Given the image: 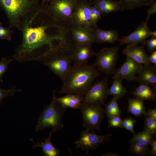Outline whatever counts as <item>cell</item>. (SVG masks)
Instances as JSON below:
<instances>
[{
  "label": "cell",
  "mask_w": 156,
  "mask_h": 156,
  "mask_svg": "<svg viewBox=\"0 0 156 156\" xmlns=\"http://www.w3.org/2000/svg\"><path fill=\"white\" fill-rule=\"evenodd\" d=\"M40 0H0V6L8 18L10 28L20 30L23 23L41 6Z\"/></svg>",
  "instance_id": "3"
},
{
  "label": "cell",
  "mask_w": 156,
  "mask_h": 156,
  "mask_svg": "<svg viewBox=\"0 0 156 156\" xmlns=\"http://www.w3.org/2000/svg\"><path fill=\"white\" fill-rule=\"evenodd\" d=\"M94 42L98 43H114L119 40V35L116 29L105 30L98 27H92Z\"/></svg>",
  "instance_id": "18"
},
{
  "label": "cell",
  "mask_w": 156,
  "mask_h": 156,
  "mask_svg": "<svg viewBox=\"0 0 156 156\" xmlns=\"http://www.w3.org/2000/svg\"><path fill=\"white\" fill-rule=\"evenodd\" d=\"M53 132L52 131L50 132L48 137L46 138L44 142L41 140L40 142H38L36 144L31 139L34 144L33 148L35 149L38 147H40L44 156H59L60 153V150L56 148L51 141V137Z\"/></svg>",
  "instance_id": "22"
},
{
  "label": "cell",
  "mask_w": 156,
  "mask_h": 156,
  "mask_svg": "<svg viewBox=\"0 0 156 156\" xmlns=\"http://www.w3.org/2000/svg\"><path fill=\"white\" fill-rule=\"evenodd\" d=\"M112 79V84L111 87L108 88L107 94V96L112 95L118 100L125 95L128 92V90L123 85L122 79L118 78Z\"/></svg>",
  "instance_id": "23"
},
{
  "label": "cell",
  "mask_w": 156,
  "mask_h": 156,
  "mask_svg": "<svg viewBox=\"0 0 156 156\" xmlns=\"http://www.w3.org/2000/svg\"><path fill=\"white\" fill-rule=\"evenodd\" d=\"M144 45L143 44L140 46L137 44L127 45L122 53L140 64L145 65L151 64L149 56L145 50Z\"/></svg>",
  "instance_id": "15"
},
{
  "label": "cell",
  "mask_w": 156,
  "mask_h": 156,
  "mask_svg": "<svg viewBox=\"0 0 156 156\" xmlns=\"http://www.w3.org/2000/svg\"><path fill=\"white\" fill-rule=\"evenodd\" d=\"M53 96L50 103L45 107L39 117L36 125V132L51 128L53 132L61 130L64 127L62 118L66 109L59 103L56 96L55 90L53 91Z\"/></svg>",
  "instance_id": "4"
},
{
  "label": "cell",
  "mask_w": 156,
  "mask_h": 156,
  "mask_svg": "<svg viewBox=\"0 0 156 156\" xmlns=\"http://www.w3.org/2000/svg\"><path fill=\"white\" fill-rule=\"evenodd\" d=\"M71 51H61L57 52L47 60L44 64L62 80L69 70L73 62Z\"/></svg>",
  "instance_id": "7"
},
{
  "label": "cell",
  "mask_w": 156,
  "mask_h": 156,
  "mask_svg": "<svg viewBox=\"0 0 156 156\" xmlns=\"http://www.w3.org/2000/svg\"><path fill=\"white\" fill-rule=\"evenodd\" d=\"M84 96L78 94H69L64 96L57 98L59 103L64 108L74 109H80Z\"/></svg>",
  "instance_id": "20"
},
{
  "label": "cell",
  "mask_w": 156,
  "mask_h": 156,
  "mask_svg": "<svg viewBox=\"0 0 156 156\" xmlns=\"http://www.w3.org/2000/svg\"><path fill=\"white\" fill-rule=\"evenodd\" d=\"M151 31L145 22H142L137 26L136 29L131 34L123 36L119 39L120 45L132 44H143L148 38L151 37Z\"/></svg>",
  "instance_id": "14"
},
{
  "label": "cell",
  "mask_w": 156,
  "mask_h": 156,
  "mask_svg": "<svg viewBox=\"0 0 156 156\" xmlns=\"http://www.w3.org/2000/svg\"><path fill=\"white\" fill-rule=\"evenodd\" d=\"M72 40L75 44L94 42L92 27H72L69 29Z\"/></svg>",
  "instance_id": "16"
},
{
  "label": "cell",
  "mask_w": 156,
  "mask_h": 156,
  "mask_svg": "<svg viewBox=\"0 0 156 156\" xmlns=\"http://www.w3.org/2000/svg\"><path fill=\"white\" fill-rule=\"evenodd\" d=\"M108 127L115 128H123L122 125V120L121 117L114 116L108 118Z\"/></svg>",
  "instance_id": "34"
},
{
  "label": "cell",
  "mask_w": 156,
  "mask_h": 156,
  "mask_svg": "<svg viewBox=\"0 0 156 156\" xmlns=\"http://www.w3.org/2000/svg\"><path fill=\"white\" fill-rule=\"evenodd\" d=\"M150 145L152 146L151 150L149 152V155L151 156H155L156 155V140L153 138Z\"/></svg>",
  "instance_id": "38"
},
{
  "label": "cell",
  "mask_w": 156,
  "mask_h": 156,
  "mask_svg": "<svg viewBox=\"0 0 156 156\" xmlns=\"http://www.w3.org/2000/svg\"><path fill=\"white\" fill-rule=\"evenodd\" d=\"M156 91L149 85L141 83H140L139 86L132 92V94L136 98L143 101L155 100Z\"/></svg>",
  "instance_id": "21"
},
{
  "label": "cell",
  "mask_w": 156,
  "mask_h": 156,
  "mask_svg": "<svg viewBox=\"0 0 156 156\" xmlns=\"http://www.w3.org/2000/svg\"><path fill=\"white\" fill-rule=\"evenodd\" d=\"M13 60V59L3 57L0 61V81L1 82H3V77L8 69V65Z\"/></svg>",
  "instance_id": "33"
},
{
  "label": "cell",
  "mask_w": 156,
  "mask_h": 156,
  "mask_svg": "<svg viewBox=\"0 0 156 156\" xmlns=\"http://www.w3.org/2000/svg\"><path fill=\"white\" fill-rule=\"evenodd\" d=\"M93 0H92V1H93Z\"/></svg>",
  "instance_id": "45"
},
{
  "label": "cell",
  "mask_w": 156,
  "mask_h": 156,
  "mask_svg": "<svg viewBox=\"0 0 156 156\" xmlns=\"http://www.w3.org/2000/svg\"><path fill=\"white\" fill-rule=\"evenodd\" d=\"M103 156H119V155L116 153H109L102 154Z\"/></svg>",
  "instance_id": "41"
},
{
  "label": "cell",
  "mask_w": 156,
  "mask_h": 156,
  "mask_svg": "<svg viewBox=\"0 0 156 156\" xmlns=\"http://www.w3.org/2000/svg\"><path fill=\"white\" fill-rule=\"evenodd\" d=\"M112 140V135H104L96 134L94 131L86 129L81 131L80 138L75 142L76 147L88 153L97 148L101 145L109 143Z\"/></svg>",
  "instance_id": "9"
},
{
  "label": "cell",
  "mask_w": 156,
  "mask_h": 156,
  "mask_svg": "<svg viewBox=\"0 0 156 156\" xmlns=\"http://www.w3.org/2000/svg\"><path fill=\"white\" fill-rule=\"evenodd\" d=\"M12 29L9 27H4L0 22V39L8 40H11L12 34L14 31V30Z\"/></svg>",
  "instance_id": "32"
},
{
  "label": "cell",
  "mask_w": 156,
  "mask_h": 156,
  "mask_svg": "<svg viewBox=\"0 0 156 156\" xmlns=\"http://www.w3.org/2000/svg\"><path fill=\"white\" fill-rule=\"evenodd\" d=\"M88 0V1H92V0Z\"/></svg>",
  "instance_id": "44"
},
{
  "label": "cell",
  "mask_w": 156,
  "mask_h": 156,
  "mask_svg": "<svg viewBox=\"0 0 156 156\" xmlns=\"http://www.w3.org/2000/svg\"><path fill=\"white\" fill-rule=\"evenodd\" d=\"M151 37L156 38V31H151Z\"/></svg>",
  "instance_id": "43"
},
{
  "label": "cell",
  "mask_w": 156,
  "mask_h": 156,
  "mask_svg": "<svg viewBox=\"0 0 156 156\" xmlns=\"http://www.w3.org/2000/svg\"><path fill=\"white\" fill-rule=\"evenodd\" d=\"M118 99L113 97L106 105H105V113L109 118L114 116L121 117V110L117 103Z\"/></svg>",
  "instance_id": "27"
},
{
  "label": "cell",
  "mask_w": 156,
  "mask_h": 156,
  "mask_svg": "<svg viewBox=\"0 0 156 156\" xmlns=\"http://www.w3.org/2000/svg\"><path fill=\"white\" fill-rule=\"evenodd\" d=\"M100 73L93 64L71 66L62 81L59 94H74L84 96Z\"/></svg>",
  "instance_id": "2"
},
{
  "label": "cell",
  "mask_w": 156,
  "mask_h": 156,
  "mask_svg": "<svg viewBox=\"0 0 156 156\" xmlns=\"http://www.w3.org/2000/svg\"><path fill=\"white\" fill-rule=\"evenodd\" d=\"M154 0H118L124 10H133L143 6H150Z\"/></svg>",
  "instance_id": "25"
},
{
  "label": "cell",
  "mask_w": 156,
  "mask_h": 156,
  "mask_svg": "<svg viewBox=\"0 0 156 156\" xmlns=\"http://www.w3.org/2000/svg\"><path fill=\"white\" fill-rule=\"evenodd\" d=\"M17 92H22V90L16 89L15 87L8 90L3 89L0 88V103L3 105V101L4 98L13 96Z\"/></svg>",
  "instance_id": "31"
},
{
  "label": "cell",
  "mask_w": 156,
  "mask_h": 156,
  "mask_svg": "<svg viewBox=\"0 0 156 156\" xmlns=\"http://www.w3.org/2000/svg\"><path fill=\"white\" fill-rule=\"evenodd\" d=\"M153 135L151 133L144 131L137 133H134L131 139L137 141L144 144L148 146L150 145L153 138Z\"/></svg>",
  "instance_id": "28"
},
{
  "label": "cell",
  "mask_w": 156,
  "mask_h": 156,
  "mask_svg": "<svg viewBox=\"0 0 156 156\" xmlns=\"http://www.w3.org/2000/svg\"><path fill=\"white\" fill-rule=\"evenodd\" d=\"M108 78L105 77L92 84L84 95L83 102L88 104L105 105Z\"/></svg>",
  "instance_id": "10"
},
{
  "label": "cell",
  "mask_w": 156,
  "mask_h": 156,
  "mask_svg": "<svg viewBox=\"0 0 156 156\" xmlns=\"http://www.w3.org/2000/svg\"><path fill=\"white\" fill-rule=\"evenodd\" d=\"M50 0H40L41 2V5H47Z\"/></svg>",
  "instance_id": "42"
},
{
  "label": "cell",
  "mask_w": 156,
  "mask_h": 156,
  "mask_svg": "<svg viewBox=\"0 0 156 156\" xmlns=\"http://www.w3.org/2000/svg\"><path fill=\"white\" fill-rule=\"evenodd\" d=\"M142 44L146 45L147 50L150 52L155 51L156 49V38L151 37L149 40H146Z\"/></svg>",
  "instance_id": "36"
},
{
  "label": "cell",
  "mask_w": 156,
  "mask_h": 156,
  "mask_svg": "<svg viewBox=\"0 0 156 156\" xmlns=\"http://www.w3.org/2000/svg\"><path fill=\"white\" fill-rule=\"evenodd\" d=\"M136 122V120H135L131 117H129L122 120V126L123 128L134 134L135 133L134 125Z\"/></svg>",
  "instance_id": "35"
},
{
  "label": "cell",
  "mask_w": 156,
  "mask_h": 156,
  "mask_svg": "<svg viewBox=\"0 0 156 156\" xmlns=\"http://www.w3.org/2000/svg\"><path fill=\"white\" fill-rule=\"evenodd\" d=\"M149 8L146 10L147 17L145 22L147 23L150 16L156 12V1H154L153 3L150 6Z\"/></svg>",
  "instance_id": "37"
},
{
  "label": "cell",
  "mask_w": 156,
  "mask_h": 156,
  "mask_svg": "<svg viewBox=\"0 0 156 156\" xmlns=\"http://www.w3.org/2000/svg\"><path fill=\"white\" fill-rule=\"evenodd\" d=\"M125 62L118 69H116L112 78H118L130 82L134 80L141 69L143 65L130 57L126 56Z\"/></svg>",
  "instance_id": "12"
},
{
  "label": "cell",
  "mask_w": 156,
  "mask_h": 156,
  "mask_svg": "<svg viewBox=\"0 0 156 156\" xmlns=\"http://www.w3.org/2000/svg\"><path fill=\"white\" fill-rule=\"evenodd\" d=\"M143 101L137 98L129 99L128 112L137 117L142 116L146 111Z\"/></svg>",
  "instance_id": "24"
},
{
  "label": "cell",
  "mask_w": 156,
  "mask_h": 156,
  "mask_svg": "<svg viewBox=\"0 0 156 156\" xmlns=\"http://www.w3.org/2000/svg\"><path fill=\"white\" fill-rule=\"evenodd\" d=\"M92 3L99 9L102 15H106L112 12L125 10L118 1L94 0Z\"/></svg>",
  "instance_id": "19"
},
{
  "label": "cell",
  "mask_w": 156,
  "mask_h": 156,
  "mask_svg": "<svg viewBox=\"0 0 156 156\" xmlns=\"http://www.w3.org/2000/svg\"><path fill=\"white\" fill-rule=\"evenodd\" d=\"M102 14L99 9L92 3L90 7V24L92 27L97 26L98 21L101 18Z\"/></svg>",
  "instance_id": "30"
},
{
  "label": "cell",
  "mask_w": 156,
  "mask_h": 156,
  "mask_svg": "<svg viewBox=\"0 0 156 156\" xmlns=\"http://www.w3.org/2000/svg\"><path fill=\"white\" fill-rule=\"evenodd\" d=\"M21 42L15 50L13 60L23 63L44 62L54 53L72 42L69 30L57 22L46 5H41L22 24Z\"/></svg>",
  "instance_id": "1"
},
{
  "label": "cell",
  "mask_w": 156,
  "mask_h": 156,
  "mask_svg": "<svg viewBox=\"0 0 156 156\" xmlns=\"http://www.w3.org/2000/svg\"><path fill=\"white\" fill-rule=\"evenodd\" d=\"M150 56H149V60L151 63L156 66V51L152 52Z\"/></svg>",
  "instance_id": "39"
},
{
  "label": "cell",
  "mask_w": 156,
  "mask_h": 156,
  "mask_svg": "<svg viewBox=\"0 0 156 156\" xmlns=\"http://www.w3.org/2000/svg\"><path fill=\"white\" fill-rule=\"evenodd\" d=\"M91 1L78 0L73 10L72 27H91L90 24Z\"/></svg>",
  "instance_id": "11"
},
{
  "label": "cell",
  "mask_w": 156,
  "mask_h": 156,
  "mask_svg": "<svg viewBox=\"0 0 156 156\" xmlns=\"http://www.w3.org/2000/svg\"><path fill=\"white\" fill-rule=\"evenodd\" d=\"M145 113L156 120V108L153 109H149L147 111H146Z\"/></svg>",
  "instance_id": "40"
},
{
  "label": "cell",
  "mask_w": 156,
  "mask_h": 156,
  "mask_svg": "<svg viewBox=\"0 0 156 156\" xmlns=\"http://www.w3.org/2000/svg\"><path fill=\"white\" fill-rule=\"evenodd\" d=\"M145 120L143 131H146L153 135L156 133V120L144 113Z\"/></svg>",
  "instance_id": "29"
},
{
  "label": "cell",
  "mask_w": 156,
  "mask_h": 156,
  "mask_svg": "<svg viewBox=\"0 0 156 156\" xmlns=\"http://www.w3.org/2000/svg\"><path fill=\"white\" fill-rule=\"evenodd\" d=\"M138 74L134 81L147 84L156 90V66L144 65Z\"/></svg>",
  "instance_id": "17"
},
{
  "label": "cell",
  "mask_w": 156,
  "mask_h": 156,
  "mask_svg": "<svg viewBox=\"0 0 156 156\" xmlns=\"http://www.w3.org/2000/svg\"><path fill=\"white\" fill-rule=\"evenodd\" d=\"M80 109L82 116L83 127L93 131L100 130V123L105 113L102 105L88 104L82 102Z\"/></svg>",
  "instance_id": "8"
},
{
  "label": "cell",
  "mask_w": 156,
  "mask_h": 156,
  "mask_svg": "<svg viewBox=\"0 0 156 156\" xmlns=\"http://www.w3.org/2000/svg\"><path fill=\"white\" fill-rule=\"evenodd\" d=\"M119 48V46H116L102 49L97 53L93 64L103 73L108 75L114 74L118 60Z\"/></svg>",
  "instance_id": "6"
},
{
  "label": "cell",
  "mask_w": 156,
  "mask_h": 156,
  "mask_svg": "<svg viewBox=\"0 0 156 156\" xmlns=\"http://www.w3.org/2000/svg\"><path fill=\"white\" fill-rule=\"evenodd\" d=\"M92 43L85 44H75L71 52V55L74 65L87 64L89 60L97 53L93 51Z\"/></svg>",
  "instance_id": "13"
},
{
  "label": "cell",
  "mask_w": 156,
  "mask_h": 156,
  "mask_svg": "<svg viewBox=\"0 0 156 156\" xmlns=\"http://www.w3.org/2000/svg\"><path fill=\"white\" fill-rule=\"evenodd\" d=\"M129 142L130 143L129 151V153L140 156H145L149 155L150 150L148 146L131 139Z\"/></svg>",
  "instance_id": "26"
},
{
  "label": "cell",
  "mask_w": 156,
  "mask_h": 156,
  "mask_svg": "<svg viewBox=\"0 0 156 156\" xmlns=\"http://www.w3.org/2000/svg\"><path fill=\"white\" fill-rule=\"evenodd\" d=\"M78 0H50L46 5L53 18L69 29L72 27L73 10Z\"/></svg>",
  "instance_id": "5"
}]
</instances>
